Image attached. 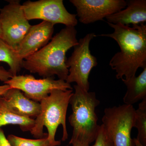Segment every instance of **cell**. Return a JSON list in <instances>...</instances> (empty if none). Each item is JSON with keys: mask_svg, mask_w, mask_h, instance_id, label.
<instances>
[{"mask_svg": "<svg viewBox=\"0 0 146 146\" xmlns=\"http://www.w3.org/2000/svg\"><path fill=\"white\" fill-rule=\"evenodd\" d=\"M108 24L114 32L98 36L110 37L117 43L121 51L114 55L109 65L117 73V79L125 77V79H129L136 76L138 68L146 67V25L131 27L120 24Z\"/></svg>", "mask_w": 146, "mask_h": 146, "instance_id": "cell-1", "label": "cell"}, {"mask_svg": "<svg viewBox=\"0 0 146 146\" xmlns=\"http://www.w3.org/2000/svg\"><path fill=\"white\" fill-rule=\"evenodd\" d=\"M77 33L75 27H65L46 46L24 59L22 68L44 78L56 75L66 81L69 74L66 53L78 43Z\"/></svg>", "mask_w": 146, "mask_h": 146, "instance_id": "cell-2", "label": "cell"}, {"mask_svg": "<svg viewBox=\"0 0 146 146\" xmlns=\"http://www.w3.org/2000/svg\"><path fill=\"white\" fill-rule=\"evenodd\" d=\"M73 89L54 90L40 102L41 112L35 119L34 127L31 131L36 139L47 137L51 146H58L60 141H56L55 135L60 125L63 127L62 141L68 139L66 115Z\"/></svg>", "mask_w": 146, "mask_h": 146, "instance_id": "cell-3", "label": "cell"}, {"mask_svg": "<svg viewBox=\"0 0 146 146\" xmlns=\"http://www.w3.org/2000/svg\"><path fill=\"white\" fill-rule=\"evenodd\" d=\"M75 92L70 101L72 113L68 118L73 127V133L70 142L78 141L88 144L96 140L100 126L96 108L100 104L95 92H89L74 85Z\"/></svg>", "mask_w": 146, "mask_h": 146, "instance_id": "cell-4", "label": "cell"}, {"mask_svg": "<svg viewBox=\"0 0 146 146\" xmlns=\"http://www.w3.org/2000/svg\"><path fill=\"white\" fill-rule=\"evenodd\" d=\"M135 111L133 105L125 104L105 109L102 125L114 146H134L131 131Z\"/></svg>", "mask_w": 146, "mask_h": 146, "instance_id": "cell-5", "label": "cell"}, {"mask_svg": "<svg viewBox=\"0 0 146 146\" xmlns=\"http://www.w3.org/2000/svg\"><path fill=\"white\" fill-rule=\"evenodd\" d=\"M96 36L95 33H89L80 39L77 44L74 47L72 55L66 61L69 74L65 81L69 84L75 82L77 85L87 91L90 89L89 74L98 64L96 58L91 54L89 49L91 40Z\"/></svg>", "mask_w": 146, "mask_h": 146, "instance_id": "cell-6", "label": "cell"}, {"mask_svg": "<svg viewBox=\"0 0 146 146\" xmlns=\"http://www.w3.org/2000/svg\"><path fill=\"white\" fill-rule=\"evenodd\" d=\"M8 4L0 9V25L4 42L16 48L31 27L19 0L7 1Z\"/></svg>", "mask_w": 146, "mask_h": 146, "instance_id": "cell-7", "label": "cell"}, {"mask_svg": "<svg viewBox=\"0 0 146 146\" xmlns=\"http://www.w3.org/2000/svg\"><path fill=\"white\" fill-rule=\"evenodd\" d=\"M22 6L29 21L39 19L54 25L61 24L66 27H75L78 24L77 15L68 12L63 0L27 1Z\"/></svg>", "mask_w": 146, "mask_h": 146, "instance_id": "cell-8", "label": "cell"}, {"mask_svg": "<svg viewBox=\"0 0 146 146\" xmlns=\"http://www.w3.org/2000/svg\"><path fill=\"white\" fill-rule=\"evenodd\" d=\"M5 84L11 88L19 89L29 99L38 102L54 90L73 89L70 84L65 80H56L53 77L37 79L31 75L14 76Z\"/></svg>", "mask_w": 146, "mask_h": 146, "instance_id": "cell-9", "label": "cell"}, {"mask_svg": "<svg viewBox=\"0 0 146 146\" xmlns=\"http://www.w3.org/2000/svg\"><path fill=\"white\" fill-rule=\"evenodd\" d=\"M76 9L80 23H92L125 8L127 2L124 0H70Z\"/></svg>", "mask_w": 146, "mask_h": 146, "instance_id": "cell-10", "label": "cell"}, {"mask_svg": "<svg viewBox=\"0 0 146 146\" xmlns=\"http://www.w3.org/2000/svg\"><path fill=\"white\" fill-rule=\"evenodd\" d=\"M54 31V25L45 21L31 25L14 49L18 58L23 61L46 46L52 38Z\"/></svg>", "mask_w": 146, "mask_h": 146, "instance_id": "cell-11", "label": "cell"}, {"mask_svg": "<svg viewBox=\"0 0 146 146\" xmlns=\"http://www.w3.org/2000/svg\"><path fill=\"white\" fill-rule=\"evenodd\" d=\"M109 23L133 25L144 24L146 21V0H131L125 8L106 18Z\"/></svg>", "mask_w": 146, "mask_h": 146, "instance_id": "cell-12", "label": "cell"}, {"mask_svg": "<svg viewBox=\"0 0 146 146\" xmlns=\"http://www.w3.org/2000/svg\"><path fill=\"white\" fill-rule=\"evenodd\" d=\"M2 97L14 112L21 116L36 118L41 112L40 102L29 99L19 89L10 88Z\"/></svg>", "mask_w": 146, "mask_h": 146, "instance_id": "cell-13", "label": "cell"}, {"mask_svg": "<svg viewBox=\"0 0 146 146\" xmlns=\"http://www.w3.org/2000/svg\"><path fill=\"white\" fill-rule=\"evenodd\" d=\"M121 79L127 89L123 98L125 104L133 105L146 98V67L138 76Z\"/></svg>", "mask_w": 146, "mask_h": 146, "instance_id": "cell-14", "label": "cell"}, {"mask_svg": "<svg viewBox=\"0 0 146 146\" xmlns=\"http://www.w3.org/2000/svg\"><path fill=\"white\" fill-rule=\"evenodd\" d=\"M35 119L17 114L9 106L3 97H0V128L8 125H17L24 132L29 131L34 127Z\"/></svg>", "mask_w": 146, "mask_h": 146, "instance_id": "cell-15", "label": "cell"}, {"mask_svg": "<svg viewBox=\"0 0 146 146\" xmlns=\"http://www.w3.org/2000/svg\"><path fill=\"white\" fill-rule=\"evenodd\" d=\"M23 61L18 58L15 50L0 39V62L8 64L13 76L17 75L22 68Z\"/></svg>", "mask_w": 146, "mask_h": 146, "instance_id": "cell-16", "label": "cell"}, {"mask_svg": "<svg viewBox=\"0 0 146 146\" xmlns=\"http://www.w3.org/2000/svg\"><path fill=\"white\" fill-rule=\"evenodd\" d=\"M134 127L138 130L136 139L146 146V98L142 100L136 110Z\"/></svg>", "mask_w": 146, "mask_h": 146, "instance_id": "cell-17", "label": "cell"}, {"mask_svg": "<svg viewBox=\"0 0 146 146\" xmlns=\"http://www.w3.org/2000/svg\"><path fill=\"white\" fill-rule=\"evenodd\" d=\"M7 139L11 146H51L47 137L31 139L10 134Z\"/></svg>", "mask_w": 146, "mask_h": 146, "instance_id": "cell-18", "label": "cell"}, {"mask_svg": "<svg viewBox=\"0 0 146 146\" xmlns=\"http://www.w3.org/2000/svg\"><path fill=\"white\" fill-rule=\"evenodd\" d=\"M95 141L94 145L92 146H114L102 124L100 126L98 133Z\"/></svg>", "mask_w": 146, "mask_h": 146, "instance_id": "cell-19", "label": "cell"}, {"mask_svg": "<svg viewBox=\"0 0 146 146\" xmlns=\"http://www.w3.org/2000/svg\"><path fill=\"white\" fill-rule=\"evenodd\" d=\"M9 70H7L2 66H0V80L5 83L13 77Z\"/></svg>", "mask_w": 146, "mask_h": 146, "instance_id": "cell-20", "label": "cell"}, {"mask_svg": "<svg viewBox=\"0 0 146 146\" xmlns=\"http://www.w3.org/2000/svg\"><path fill=\"white\" fill-rule=\"evenodd\" d=\"M0 146H11L1 128H0Z\"/></svg>", "mask_w": 146, "mask_h": 146, "instance_id": "cell-21", "label": "cell"}, {"mask_svg": "<svg viewBox=\"0 0 146 146\" xmlns=\"http://www.w3.org/2000/svg\"><path fill=\"white\" fill-rule=\"evenodd\" d=\"M10 88H11L10 86L7 84L0 86V97L2 96L5 92Z\"/></svg>", "mask_w": 146, "mask_h": 146, "instance_id": "cell-22", "label": "cell"}, {"mask_svg": "<svg viewBox=\"0 0 146 146\" xmlns=\"http://www.w3.org/2000/svg\"><path fill=\"white\" fill-rule=\"evenodd\" d=\"M69 144L72 145V146H90L89 145L81 143L78 141H73L69 142Z\"/></svg>", "mask_w": 146, "mask_h": 146, "instance_id": "cell-23", "label": "cell"}, {"mask_svg": "<svg viewBox=\"0 0 146 146\" xmlns=\"http://www.w3.org/2000/svg\"><path fill=\"white\" fill-rule=\"evenodd\" d=\"M133 140L134 146H145L143 145H142L138 140H137L136 138H134V139H133Z\"/></svg>", "mask_w": 146, "mask_h": 146, "instance_id": "cell-24", "label": "cell"}, {"mask_svg": "<svg viewBox=\"0 0 146 146\" xmlns=\"http://www.w3.org/2000/svg\"><path fill=\"white\" fill-rule=\"evenodd\" d=\"M2 30L1 29V25H0V39H1L2 38Z\"/></svg>", "mask_w": 146, "mask_h": 146, "instance_id": "cell-25", "label": "cell"}, {"mask_svg": "<svg viewBox=\"0 0 146 146\" xmlns=\"http://www.w3.org/2000/svg\"><path fill=\"white\" fill-rule=\"evenodd\" d=\"M65 146H68V145Z\"/></svg>", "mask_w": 146, "mask_h": 146, "instance_id": "cell-26", "label": "cell"}]
</instances>
